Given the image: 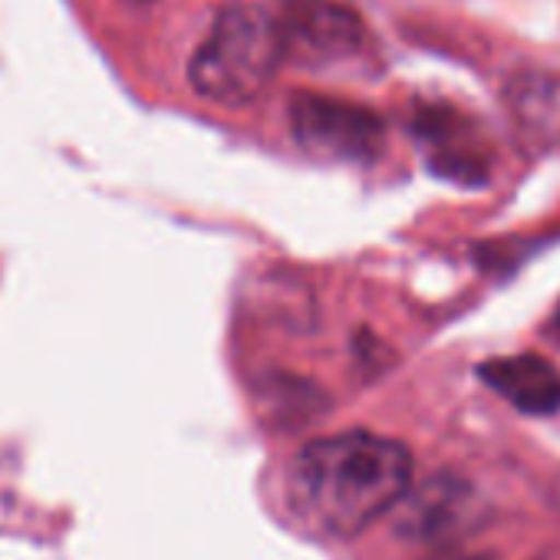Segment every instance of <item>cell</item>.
<instances>
[{
	"instance_id": "obj_10",
	"label": "cell",
	"mask_w": 560,
	"mask_h": 560,
	"mask_svg": "<svg viewBox=\"0 0 560 560\" xmlns=\"http://www.w3.org/2000/svg\"><path fill=\"white\" fill-rule=\"evenodd\" d=\"M136 4H152V0H136Z\"/></svg>"
},
{
	"instance_id": "obj_8",
	"label": "cell",
	"mask_w": 560,
	"mask_h": 560,
	"mask_svg": "<svg viewBox=\"0 0 560 560\" xmlns=\"http://www.w3.org/2000/svg\"><path fill=\"white\" fill-rule=\"evenodd\" d=\"M511 113L521 132L540 145H560V77L530 73L511 86Z\"/></svg>"
},
{
	"instance_id": "obj_5",
	"label": "cell",
	"mask_w": 560,
	"mask_h": 560,
	"mask_svg": "<svg viewBox=\"0 0 560 560\" xmlns=\"http://www.w3.org/2000/svg\"><path fill=\"white\" fill-rule=\"evenodd\" d=\"M412 136L422 149L425 165L455 185H485L491 175V149L475 119L455 106L422 103L412 116Z\"/></svg>"
},
{
	"instance_id": "obj_2",
	"label": "cell",
	"mask_w": 560,
	"mask_h": 560,
	"mask_svg": "<svg viewBox=\"0 0 560 560\" xmlns=\"http://www.w3.org/2000/svg\"><path fill=\"white\" fill-rule=\"evenodd\" d=\"M288 60L280 14L260 4H228L188 60L191 90L218 106L257 100Z\"/></svg>"
},
{
	"instance_id": "obj_6",
	"label": "cell",
	"mask_w": 560,
	"mask_h": 560,
	"mask_svg": "<svg viewBox=\"0 0 560 560\" xmlns=\"http://www.w3.org/2000/svg\"><path fill=\"white\" fill-rule=\"evenodd\" d=\"M478 501L455 478H435L399 501L396 530L409 540H445L475 524Z\"/></svg>"
},
{
	"instance_id": "obj_9",
	"label": "cell",
	"mask_w": 560,
	"mask_h": 560,
	"mask_svg": "<svg viewBox=\"0 0 560 560\" xmlns=\"http://www.w3.org/2000/svg\"><path fill=\"white\" fill-rule=\"evenodd\" d=\"M553 334L560 337V304H557V311H553Z\"/></svg>"
},
{
	"instance_id": "obj_7",
	"label": "cell",
	"mask_w": 560,
	"mask_h": 560,
	"mask_svg": "<svg viewBox=\"0 0 560 560\" xmlns=\"http://www.w3.org/2000/svg\"><path fill=\"white\" fill-rule=\"evenodd\" d=\"M478 376L488 389L527 416L560 412V370L537 353L494 357L478 366Z\"/></svg>"
},
{
	"instance_id": "obj_1",
	"label": "cell",
	"mask_w": 560,
	"mask_h": 560,
	"mask_svg": "<svg viewBox=\"0 0 560 560\" xmlns=\"http://www.w3.org/2000/svg\"><path fill=\"white\" fill-rule=\"evenodd\" d=\"M409 481L406 445L360 429L340 432L298 452L288 471V508L307 534L347 540L399 508Z\"/></svg>"
},
{
	"instance_id": "obj_4",
	"label": "cell",
	"mask_w": 560,
	"mask_h": 560,
	"mask_svg": "<svg viewBox=\"0 0 560 560\" xmlns=\"http://www.w3.org/2000/svg\"><path fill=\"white\" fill-rule=\"evenodd\" d=\"M288 60L330 67L366 50V24L343 0H288L280 11Z\"/></svg>"
},
{
	"instance_id": "obj_3",
	"label": "cell",
	"mask_w": 560,
	"mask_h": 560,
	"mask_svg": "<svg viewBox=\"0 0 560 560\" xmlns=\"http://www.w3.org/2000/svg\"><path fill=\"white\" fill-rule=\"evenodd\" d=\"M291 132L298 145L324 162H376L386 145V122L370 106L327 93L291 96Z\"/></svg>"
}]
</instances>
